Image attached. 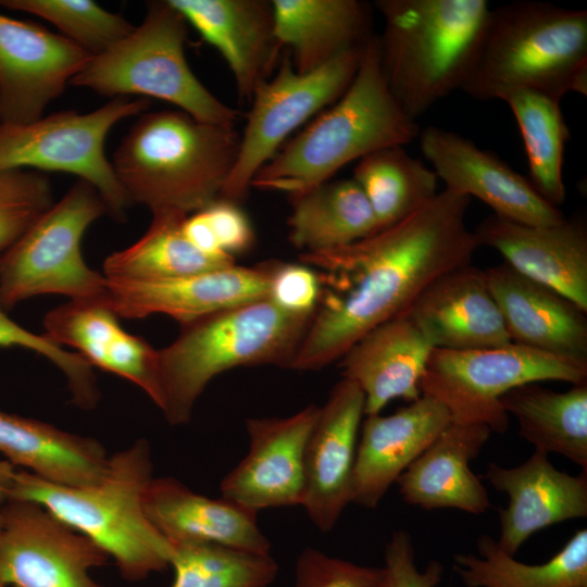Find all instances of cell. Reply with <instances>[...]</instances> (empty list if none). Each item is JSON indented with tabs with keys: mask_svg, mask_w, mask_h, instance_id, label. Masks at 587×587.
<instances>
[{
	"mask_svg": "<svg viewBox=\"0 0 587 587\" xmlns=\"http://www.w3.org/2000/svg\"><path fill=\"white\" fill-rule=\"evenodd\" d=\"M471 199L445 188L395 225L347 246L301 253L319 274L321 297L287 369L326 367L367 332L405 313L434 279L471 264L479 247L465 223Z\"/></svg>",
	"mask_w": 587,
	"mask_h": 587,
	"instance_id": "6da1fadb",
	"label": "cell"
},
{
	"mask_svg": "<svg viewBox=\"0 0 587 587\" xmlns=\"http://www.w3.org/2000/svg\"><path fill=\"white\" fill-rule=\"evenodd\" d=\"M228 125L180 110L141 113L111 161L130 203L189 215L220 198L239 150Z\"/></svg>",
	"mask_w": 587,
	"mask_h": 587,
	"instance_id": "7a4b0ae2",
	"label": "cell"
},
{
	"mask_svg": "<svg viewBox=\"0 0 587 587\" xmlns=\"http://www.w3.org/2000/svg\"><path fill=\"white\" fill-rule=\"evenodd\" d=\"M462 90L502 100L534 90L587 93V11L517 1L491 8Z\"/></svg>",
	"mask_w": 587,
	"mask_h": 587,
	"instance_id": "3957f363",
	"label": "cell"
},
{
	"mask_svg": "<svg viewBox=\"0 0 587 587\" xmlns=\"http://www.w3.org/2000/svg\"><path fill=\"white\" fill-rule=\"evenodd\" d=\"M419 134L416 121L387 87L373 36L345 93L282 147L257 173L251 187L298 195L330 180L348 163L410 143Z\"/></svg>",
	"mask_w": 587,
	"mask_h": 587,
	"instance_id": "277c9868",
	"label": "cell"
},
{
	"mask_svg": "<svg viewBox=\"0 0 587 587\" xmlns=\"http://www.w3.org/2000/svg\"><path fill=\"white\" fill-rule=\"evenodd\" d=\"M150 446L139 439L109 457L103 477L85 487L48 482L16 471L8 499L36 502L112 558L127 580L170 565L172 547L149 521L143 495L153 478Z\"/></svg>",
	"mask_w": 587,
	"mask_h": 587,
	"instance_id": "5b68a950",
	"label": "cell"
},
{
	"mask_svg": "<svg viewBox=\"0 0 587 587\" xmlns=\"http://www.w3.org/2000/svg\"><path fill=\"white\" fill-rule=\"evenodd\" d=\"M310 321L266 297L180 325L178 336L159 350L157 407L168 424L183 425L221 373L270 364L287 369Z\"/></svg>",
	"mask_w": 587,
	"mask_h": 587,
	"instance_id": "8992f818",
	"label": "cell"
},
{
	"mask_svg": "<svg viewBox=\"0 0 587 587\" xmlns=\"http://www.w3.org/2000/svg\"><path fill=\"white\" fill-rule=\"evenodd\" d=\"M377 37L387 87L412 120L457 89L473 65L488 16L486 0H377Z\"/></svg>",
	"mask_w": 587,
	"mask_h": 587,
	"instance_id": "52a82bcc",
	"label": "cell"
},
{
	"mask_svg": "<svg viewBox=\"0 0 587 587\" xmlns=\"http://www.w3.org/2000/svg\"><path fill=\"white\" fill-rule=\"evenodd\" d=\"M188 23L168 0L147 3L140 25L92 55L70 85L105 96L166 101L193 118L234 126L238 111L216 98L191 71L185 42Z\"/></svg>",
	"mask_w": 587,
	"mask_h": 587,
	"instance_id": "ba28073f",
	"label": "cell"
},
{
	"mask_svg": "<svg viewBox=\"0 0 587 587\" xmlns=\"http://www.w3.org/2000/svg\"><path fill=\"white\" fill-rule=\"evenodd\" d=\"M104 213L97 189L78 179L0 254L2 307L41 295L105 302L107 277L87 265L80 246L87 228Z\"/></svg>",
	"mask_w": 587,
	"mask_h": 587,
	"instance_id": "9c48e42d",
	"label": "cell"
},
{
	"mask_svg": "<svg viewBox=\"0 0 587 587\" xmlns=\"http://www.w3.org/2000/svg\"><path fill=\"white\" fill-rule=\"evenodd\" d=\"M147 98L116 97L78 113L64 110L24 125H0V173L62 172L93 186L108 213L124 220L130 204L104 152V141L122 120L149 109Z\"/></svg>",
	"mask_w": 587,
	"mask_h": 587,
	"instance_id": "30bf717a",
	"label": "cell"
},
{
	"mask_svg": "<svg viewBox=\"0 0 587 587\" xmlns=\"http://www.w3.org/2000/svg\"><path fill=\"white\" fill-rule=\"evenodd\" d=\"M587 383V367L516 344L500 347L433 349L420 380L422 395L441 403L451 422L483 424L503 434L509 415L501 397L525 384Z\"/></svg>",
	"mask_w": 587,
	"mask_h": 587,
	"instance_id": "8fae6325",
	"label": "cell"
},
{
	"mask_svg": "<svg viewBox=\"0 0 587 587\" xmlns=\"http://www.w3.org/2000/svg\"><path fill=\"white\" fill-rule=\"evenodd\" d=\"M365 47L348 51L307 74L297 73L285 52L274 74L258 87L250 100L238 155L220 198L239 203L247 196L257 173L285 139L345 93Z\"/></svg>",
	"mask_w": 587,
	"mask_h": 587,
	"instance_id": "7c38bea8",
	"label": "cell"
},
{
	"mask_svg": "<svg viewBox=\"0 0 587 587\" xmlns=\"http://www.w3.org/2000/svg\"><path fill=\"white\" fill-rule=\"evenodd\" d=\"M0 587H95L108 554L42 505L7 499L0 510Z\"/></svg>",
	"mask_w": 587,
	"mask_h": 587,
	"instance_id": "4fadbf2b",
	"label": "cell"
},
{
	"mask_svg": "<svg viewBox=\"0 0 587 587\" xmlns=\"http://www.w3.org/2000/svg\"><path fill=\"white\" fill-rule=\"evenodd\" d=\"M91 57L40 24L0 13V125L41 118Z\"/></svg>",
	"mask_w": 587,
	"mask_h": 587,
	"instance_id": "5bb4252c",
	"label": "cell"
},
{
	"mask_svg": "<svg viewBox=\"0 0 587 587\" xmlns=\"http://www.w3.org/2000/svg\"><path fill=\"white\" fill-rule=\"evenodd\" d=\"M417 138L423 155L446 189L475 197L494 214L526 225L549 226L565 218L528 178L471 139L438 126L425 127Z\"/></svg>",
	"mask_w": 587,
	"mask_h": 587,
	"instance_id": "9a60e30c",
	"label": "cell"
},
{
	"mask_svg": "<svg viewBox=\"0 0 587 587\" xmlns=\"http://www.w3.org/2000/svg\"><path fill=\"white\" fill-rule=\"evenodd\" d=\"M319 408L308 404L285 417H249V449L222 479L221 497L259 512L301 505L304 452Z\"/></svg>",
	"mask_w": 587,
	"mask_h": 587,
	"instance_id": "2e32d148",
	"label": "cell"
},
{
	"mask_svg": "<svg viewBox=\"0 0 587 587\" xmlns=\"http://www.w3.org/2000/svg\"><path fill=\"white\" fill-rule=\"evenodd\" d=\"M273 261L232 266L158 280L107 278L105 303L118 317L165 314L180 325L212 313L266 298Z\"/></svg>",
	"mask_w": 587,
	"mask_h": 587,
	"instance_id": "e0dca14e",
	"label": "cell"
},
{
	"mask_svg": "<svg viewBox=\"0 0 587 587\" xmlns=\"http://www.w3.org/2000/svg\"><path fill=\"white\" fill-rule=\"evenodd\" d=\"M364 396L341 378L319 408L304 452V492L301 507L323 533L330 532L351 503L358 436Z\"/></svg>",
	"mask_w": 587,
	"mask_h": 587,
	"instance_id": "ac0fdd59",
	"label": "cell"
},
{
	"mask_svg": "<svg viewBox=\"0 0 587 587\" xmlns=\"http://www.w3.org/2000/svg\"><path fill=\"white\" fill-rule=\"evenodd\" d=\"M473 233L479 247L497 250L517 273L587 311V226L582 215L535 226L491 214Z\"/></svg>",
	"mask_w": 587,
	"mask_h": 587,
	"instance_id": "d6986e66",
	"label": "cell"
},
{
	"mask_svg": "<svg viewBox=\"0 0 587 587\" xmlns=\"http://www.w3.org/2000/svg\"><path fill=\"white\" fill-rule=\"evenodd\" d=\"M485 274L511 342L587 367L586 310L505 262Z\"/></svg>",
	"mask_w": 587,
	"mask_h": 587,
	"instance_id": "ffe728a7",
	"label": "cell"
},
{
	"mask_svg": "<svg viewBox=\"0 0 587 587\" xmlns=\"http://www.w3.org/2000/svg\"><path fill=\"white\" fill-rule=\"evenodd\" d=\"M485 477L509 497L501 509L498 546L514 555L535 533L587 515V471L571 475L559 471L538 451L522 464L503 467L489 463Z\"/></svg>",
	"mask_w": 587,
	"mask_h": 587,
	"instance_id": "44dd1931",
	"label": "cell"
},
{
	"mask_svg": "<svg viewBox=\"0 0 587 587\" xmlns=\"http://www.w3.org/2000/svg\"><path fill=\"white\" fill-rule=\"evenodd\" d=\"M223 57L240 99L250 101L276 71L283 50L271 1L168 0Z\"/></svg>",
	"mask_w": 587,
	"mask_h": 587,
	"instance_id": "7402d4cb",
	"label": "cell"
},
{
	"mask_svg": "<svg viewBox=\"0 0 587 587\" xmlns=\"http://www.w3.org/2000/svg\"><path fill=\"white\" fill-rule=\"evenodd\" d=\"M365 416L357 446L351 502L374 509L451 419L441 403L425 395L392 414Z\"/></svg>",
	"mask_w": 587,
	"mask_h": 587,
	"instance_id": "603a6c76",
	"label": "cell"
},
{
	"mask_svg": "<svg viewBox=\"0 0 587 587\" xmlns=\"http://www.w3.org/2000/svg\"><path fill=\"white\" fill-rule=\"evenodd\" d=\"M407 313L435 349L469 350L511 344L485 271L471 264L434 279Z\"/></svg>",
	"mask_w": 587,
	"mask_h": 587,
	"instance_id": "cb8c5ba5",
	"label": "cell"
},
{
	"mask_svg": "<svg viewBox=\"0 0 587 587\" xmlns=\"http://www.w3.org/2000/svg\"><path fill=\"white\" fill-rule=\"evenodd\" d=\"M434 347L405 312L374 327L339 359L341 377L364 396V415L392 400L422 396L420 380Z\"/></svg>",
	"mask_w": 587,
	"mask_h": 587,
	"instance_id": "d4e9b609",
	"label": "cell"
},
{
	"mask_svg": "<svg viewBox=\"0 0 587 587\" xmlns=\"http://www.w3.org/2000/svg\"><path fill=\"white\" fill-rule=\"evenodd\" d=\"M103 301L68 300L43 319L45 335L73 348L91 366L118 375L159 400V350L145 338L127 333Z\"/></svg>",
	"mask_w": 587,
	"mask_h": 587,
	"instance_id": "484cf974",
	"label": "cell"
},
{
	"mask_svg": "<svg viewBox=\"0 0 587 587\" xmlns=\"http://www.w3.org/2000/svg\"><path fill=\"white\" fill-rule=\"evenodd\" d=\"M490 434L483 424L451 422L396 480L403 501L428 510L487 512L491 507L488 491L470 463Z\"/></svg>",
	"mask_w": 587,
	"mask_h": 587,
	"instance_id": "4316f807",
	"label": "cell"
},
{
	"mask_svg": "<svg viewBox=\"0 0 587 587\" xmlns=\"http://www.w3.org/2000/svg\"><path fill=\"white\" fill-rule=\"evenodd\" d=\"M143 505L149 521L170 545L201 541L271 552L257 512L222 497L197 494L173 477H153L145 491Z\"/></svg>",
	"mask_w": 587,
	"mask_h": 587,
	"instance_id": "83f0119b",
	"label": "cell"
},
{
	"mask_svg": "<svg viewBox=\"0 0 587 587\" xmlns=\"http://www.w3.org/2000/svg\"><path fill=\"white\" fill-rule=\"evenodd\" d=\"M271 2L276 37L299 74L364 48L374 36L370 5L358 0Z\"/></svg>",
	"mask_w": 587,
	"mask_h": 587,
	"instance_id": "f1b7e54d",
	"label": "cell"
},
{
	"mask_svg": "<svg viewBox=\"0 0 587 587\" xmlns=\"http://www.w3.org/2000/svg\"><path fill=\"white\" fill-rule=\"evenodd\" d=\"M0 453L48 482L71 487L98 483L109 457L96 439L0 411Z\"/></svg>",
	"mask_w": 587,
	"mask_h": 587,
	"instance_id": "f546056e",
	"label": "cell"
},
{
	"mask_svg": "<svg viewBox=\"0 0 587 587\" xmlns=\"http://www.w3.org/2000/svg\"><path fill=\"white\" fill-rule=\"evenodd\" d=\"M500 402L535 451L560 454L587 471V383L564 392L525 384L505 392Z\"/></svg>",
	"mask_w": 587,
	"mask_h": 587,
	"instance_id": "4dcf8cb0",
	"label": "cell"
},
{
	"mask_svg": "<svg viewBox=\"0 0 587 587\" xmlns=\"http://www.w3.org/2000/svg\"><path fill=\"white\" fill-rule=\"evenodd\" d=\"M289 197V241L302 253L339 248L378 232L371 205L352 177Z\"/></svg>",
	"mask_w": 587,
	"mask_h": 587,
	"instance_id": "1f68e13d",
	"label": "cell"
},
{
	"mask_svg": "<svg viewBox=\"0 0 587 587\" xmlns=\"http://www.w3.org/2000/svg\"><path fill=\"white\" fill-rule=\"evenodd\" d=\"M186 216L175 211L153 213L150 226L136 242L105 259L103 275L118 280H158L236 264L234 257L209 254L195 247L183 233Z\"/></svg>",
	"mask_w": 587,
	"mask_h": 587,
	"instance_id": "d6a6232c",
	"label": "cell"
},
{
	"mask_svg": "<svg viewBox=\"0 0 587 587\" xmlns=\"http://www.w3.org/2000/svg\"><path fill=\"white\" fill-rule=\"evenodd\" d=\"M477 551L453 558V570L466 587H587L586 528L541 564L515 560L488 535L477 539Z\"/></svg>",
	"mask_w": 587,
	"mask_h": 587,
	"instance_id": "836d02e7",
	"label": "cell"
},
{
	"mask_svg": "<svg viewBox=\"0 0 587 587\" xmlns=\"http://www.w3.org/2000/svg\"><path fill=\"white\" fill-rule=\"evenodd\" d=\"M352 178L364 192L378 230L399 223L438 193V177L402 146L376 150L360 160Z\"/></svg>",
	"mask_w": 587,
	"mask_h": 587,
	"instance_id": "e575fe53",
	"label": "cell"
},
{
	"mask_svg": "<svg viewBox=\"0 0 587 587\" xmlns=\"http://www.w3.org/2000/svg\"><path fill=\"white\" fill-rule=\"evenodd\" d=\"M503 101L514 115L524 142L528 180L547 202L558 208L566 197L562 171L570 137L561 100L539 91L517 90Z\"/></svg>",
	"mask_w": 587,
	"mask_h": 587,
	"instance_id": "d590c367",
	"label": "cell"
},
{
	"mask_svg": "<svg viewBox=\"0 0 587 587\" xmlns=\"http://www.w3.org/2000/svg\"><path fill=\"white\" fill-rule=\"evenodd\" d=\"M170 587H267L278 573L271 554L201 541L171 544Z\"/></svg>",
	"mask_w": 587,
	"mask_h": 587,
	"instance_id": "8d00e7d4",
	"label": "cell"
},
{
	"mask_svg": "<svg viewBox=\"0 0 587 587\" xmlns=\"http://www.w3.org/2000/svg\"><path fill=\"white\" fill-rule=\"evenodd\" d=\"M0 5L48 21L91 55L104 52L135 27L92 0H0Z\"/></svg>",
	"mask_w": 587,
	"mask_h": 587,
	"instance_id": "74e56055",
	"label": "cell"
},
{
	"mask_svg": "<svg viewBox=\"0 0 587 587\" xmlns=\"http://www.w3.org/2000/svg\"><path fill=\"white\" fill-rule=\"evenodd\" d=\"M183 233L195 247L209 254L235 257L249 250L254 241L246 212L239 203L224 198L187 215Z\"/></svg>",
	"mask_w": 587,
	"mask_h": 587,
	"instance_id": "f35d334b",
	"label": "cell"
},
{
	"mask_svg": "<svg viewBox=\"0 0 587 587\" xmlns=\"http://www.w3.org/2000/svg\"><path fill=\"white\" fill-rule=\"evenodd\" d=\"M53 204L52 188L40 172L0 173V254Z\"/></svg>",
	"mask_w": 587,
	"mask_h": 587,
	"instance_id": "ab89813d",
	"label": "cell"
},
{
	"mask_svg": "<svg viewBox=\"0 0 587 587\" xmlns=\"http://www.w3.org/2000/svg\"><path fill=\"white\" fill-rule=\"evenodd\" d=\"M0 302V348L18 347L36 352L52 362L67 380L72 402L91 409L99 400L92 366L80 355L54 344L45 334L37 335L11 320Z\"/></svg>",
	"mask_w": 587,
	"mask_h": 587,
	"instance_id": "60d3db41",
	"label": "cell"
},
{
	"mask_svg": "<svg viewBox=\"0 0 587 587\" xmlns=\"http://www.w3.org/2000/svg\"><path fill=\"white\" fill-rule=\"evenodd\" d=\"M384 569L360 565L304 548L296 562L295 587H383Z\"/></svg>",
	"mask_w": 587,
	"mask_h": 587,
	"instance_id": "b9f144b4",
	"label": "cell"
},
{
	"mask_svg": "<svg viewBox=\"0 0 587 587\" xmlns=\"http://www.w3.org/2000/svg\"><path fill=\"white\" fill-rule=\"evenodd\" d=\"M321 297L317 272L304 263L273 261L267 298L295 315L312 317Z\"/></svg>",
	"mask_w": 587,
	"mask_h": 587,
	"instance_id": "7bdbcfd3",
	"label": "cell"
},
{
	"mask_svg": "<svg viewBox=\"0 0 587 587\" xmlns=\"http://www.w3.org/2000/svg\"><path fill=\"white\" fill-rule=\"evenodd\" d=\"M383 587H436L442 578L444 567L432 560L420 571L414 561L410 534L398 529L392 533L385 548Z\"/></svg>",
	"mask_w": 587,
	"mask_h": 587,
	"instance_id": "ee69618b",
	"label": "cell"
},
{
	"mask_svg": "<svg viewBox=\"0 0 587 587\" xmlns=\"http://www.w3.org/2000/svg\"><path fill=\"white\" fill-rule=\"evenodd\" d=\"M15 472L13 464L7 460H0V503L9 497Z\"/></svg>",
	"mask_w": 587,
	"mask_h": 587,
	"instance_id": "f6af8a7d",
	"label": "cell"
},
{
	"mask_svg": "<svg viewBox=\"0 0 587 587\" xmlns=\"http://www.w3.org/2000/svg\"><path fill=\"white\" fill-rule=\"evenodd\" d=\"M1 525H2V517H1V513H0V529H1Z\"/></svg>",
	"mask_w": 587,
	"mask_h": 587,
	"instance_id": "bcb514c9",
	"label": "cell"
},
{
	"mask_svg": "<svg viewBox=\"0 0 587 587\" xmlns=\"http://www.w3.org/2000/svg\"><path fill=\"white\" fill-rule=\"evenodd\" d=\"M95 587H103V586H101V585H99V584L96 583Z\"/></svg>",
	"mask_w": 587,
	"mask_h": 587,
	"instance_id": "7dc6e473",
	"label": "cell"
}]
</instances>
